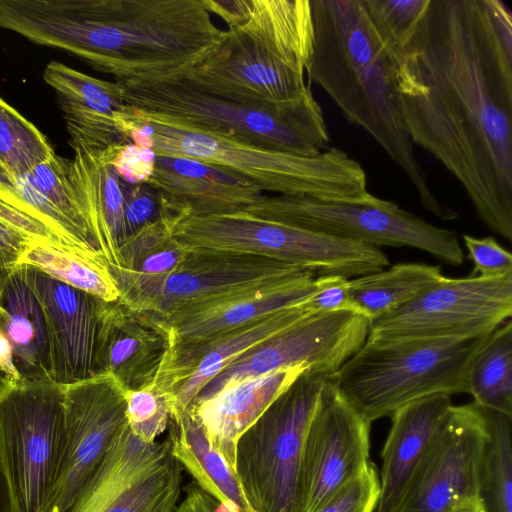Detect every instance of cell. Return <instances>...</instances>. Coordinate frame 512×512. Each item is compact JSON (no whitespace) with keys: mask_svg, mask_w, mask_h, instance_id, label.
I'll list each match as a JSON object with an SVG mask.
<instances>
[{"mask_svg":"<svg viewBox=\"0 0 512 512\" xmlns=\"http://www.w3.org/2000/svg\"><path fill=\"white\" fill-rule=\"evenodd\" d=\"M403 127L512 241V14L501 0H429L393 49Z\"/></svg>","mask_w":512,"mask_h":512,"instance_id":"cell-1","label":"cell"},{"mask_svg":"<svg viewBox=\"0 0 512 512\" xmlns=\"http://www.w3.org/2000/svg\"><path fill=\"white\" fill-rule=\"evenodd\" d=\"M0 27L121 84L183 76L226 36L202 0H0Z\"/></svg>","mask_w":512,"mask_h":512,"instance_id":"cell-2","label":"cell"},{"mask_svg":"<svg viewBox=\"0 0 512 512\" xmlns=\"http://www.w3.org/2000/svg\"><path fill=\"white\" fill-rule=\"evenodd\" d=\"M312 54L306 68L345 117L363 128L404 171L422 206L444 221L457 212L433 193L406 133L396 91L393 49L379 35L363 0H310Z\"/></svg>","mask_w":512,"mask_h":512,"instance_id":"cell-3","label":"cell"},{"mask_svg":"<svg viewBox=\"0 0 512 512\" xmlns=\"http://www.w3.org/2000/svg\"><path fill=\"white\" fill-rule=\"evenodd\" d=\"M119 119L127 141L159 156L192 158L233 172L262 191L328 200L370 194L362 166L336 147L315 156L273 151L178 126L127 105Z\"/></svg>","mask_w":512,"mask_h":512,"instance_id":"cell-4","label":"cell"},{"mask_svg":"<svg viewBox=\"0 0 512 512\" xmlns=\"http://www.w3.org/2000/svg\"><path fill=\"white\" fill-rule=\"evenodd\" d=\"M122 85L127 106L178 126L301 156L329 148L323 112L309 87L292 100L256 106L208 94L183 76Z\"/></svg>","mask_w":512,"mask_h":512,"instance_id":"cell-5","label":"cell"},{"mask_svg":"<svg viewBox=\"0 0 512 512\" xmlns=\"http://www.w3.org/2000/svg\"><path fill=\"white\" fill-rule=\"evenodd\" d=\"M489 335L460 341L367 338L332 382L371 424L423 397L467 393L470 364Z\"/></svg>","mask_w":512,"mask_h":512,"instance_id":"cell-6","label":"cell"},{"mask_svg":"<svg viewBox=\"0 0 512 512\" xmlns=\"http://www.w3.org/2000/svg\"><path fill=\"white\" fill-rule=\"evenodd\" d=\"M174 236L190 248L249 254L298 266L317 276H363L389 266L376 246L265 219L246 211L188 216Z\"/></svg>","mask_w":512,"mask_h":512,"instance_id":"cell-7","label":"cell"},{"mask_svg":"<svg viewBox=\"0 0 512 512\" xmlns=\"http://www.w3.org/2000/svg\"><path fill=\"white\" fill-rule=\"evenodd\" d=\"M328 378L303 371L238 439L235 473L254 512H299L305 436Z\"/></svg>","mask_w":512,"mask_h":512,"instance_id":"cell-8","label":"cell"},{"mask_svg":"<svg viewBox=\"0 0 512 512\" xmlns=\"http://www.w3.org/2000/svg\"><path fill=\"white\" fill-rule=\"evenodd\" d=\"M65 438L64 386L20 380L0 393V459L14 512H47Z\"/></svg>","mask_w":512,"mask_h":512,"instance_id":"cell-9","label":"cell"},{"mask_svg":"<svg viewBox=\"0 0 512 512\" xmlns=\"http://www.w3.org/2000/svg\"><path fill=\"white\" fill-rule=\"evenodd\" d=\"M243 211L379 248L419 249L452 266L464 261L455 231L434 226L394 202L371 194L360 200L263 195Z\"/></svg>","mask_w":512,"mask_h":512,"instance_id":"cell-10","label":"cell"},{"mask_svg":"<svg viewBox=\"0 0 512 512\" xmlns=\"http://www.w3.org/2000/svg\"><path fill=\"white\" fill-rule=\"evenodd\" d=\"M512 316V273L444 277L405 305L370 322L367 338L460 341L490 334Z\"/></svg>","mask_w":512,"mask_h":512,"instance_id":"cell-11","label":"cell"},{"mask_svg":"<svg viewBox=\"0 0 512 512\" xmlns=\"http://www.w3.org/2000/svg\"><path fill=\"white\" fill-rule=\"evenodd\" d=\"M183 470L168 438L144 442L127 424L67 512H175Z\"/></svg>","mask_w":512,"mask_h":512,"instance_id":"cell-12","label":"cell"},{"mask_svg":"<svg viewBox=\"0 0 512 512\" xmlns=\"http://www.w3.org/2000/svg\"><path fill=\"white\" fill-rule=\"evenodd\" d=\"M369 330L370 320L354 311L310 313L240 355L193 402L225 386L285 368L301 366L331 377L362 347Z\"/></svg>","mask_w":512,"mask_h":512,"instance_id":"cell-13","label":"cell"},{"mask_svg":"<svg viewBox=\"0 0 512 512\" xmlns=\"http://www.w3.org/2000/svg\"><path fill=\"white\" fill-rule=\"evenodd\" d=\"M299 269L261 256L200 248H190L175 270L159 277H137L109 268L120 301L160 318L181 307Z\"/></svg>","mask_w":512,"mask_h":512,"instance_id":"cell-14","label":"cell"},{"mask_svg":"<svg viewBox=\"0 0 512 512\" xmlns=\"http://www.w3.org/2000/svg\"><path fill=\"white\" fill-rule=\"evenodd\" d=\"M486 434L485 415L476 403L452 405L397 512H459L481 505L479 475Z\"/></svg>","mask_w":512,"mask_h":512,"instance_id":"cell-15","label":"cell"},{"mask_svg":"<svg viewBox=\"0 0 512 512\" xmlns=\"http://www.w3.org/2000/svg\"><path fill=\"white\" fill-rule=\"evenodd\" d=\"M125 390L110 374L64 386L65 446L47 512H67L128 424Z\"/></svg>","mask_w":512,"mask_h":512,"instance_id":"cell-16","label":"cell"},{"mask_svg":"<svg viewBox=\"0 0 512 512\" xmlns=\"http://www.w3.org/2000/svg\"><path fill=\"white\" fill-rule=\"evenodd\" d=\"M370 423L329 377L320 392L302 453L299 512H315L370 461Z\"/></svg>","mask_w":512,"mask_h":512,"instance_id":"cell-17","label":"cell"},{"mask_svg":"<svg viewBox=\"0 0 512 512\" xmlns=\"http://www.w3.org/2000/svg\"><path fill=\"white\" fill-rule=\"evenodd\" d=\"M183 77L208 94L256 106L292 100L308 88L304 71L232 29L216 51Z\"/></svg>","mask_w":512,"mask_h":512,"instance_id":"cell-18","label":"cell"},{"mask_svg":"<svg viewBox=\"0 0 512 512\" xmlns=\"http://www.w3.org/2000/svg\"><path fill=\"white\" fill-rule=\"evenodd\" d=\"M310 313L315 312L299 303L208 339L173 345L154 381L172 398L170 418L185 412L200 391L240 355Z\"/></svg>","mask_w":512,"mask_h":512,"instance_id":"cell-19","label":"cell"},{"mask_svg":"<svg viewBox=\"0 0 512 512\" xmlns=\"http://www.w3.org/2000/svg\"><path fill=\"white\" fill-rule=\"evenodd\" d=\"M317 286V275L299 269L181 307L162 319L172 346L197 342L297 305Z\"/></svg>","mask_w":512,"mask_h":512,"instance_id":"cell-20","label":"cell"},{"mask_svg":"<svg viewBox=\"0 0 512 512\" xmlns=\"http://www.w3.org/2000/svg\"><path fill=\"white\" fill-rule=\"evenodd\" d=\"M42 306L49 335L51 379L70 385L95 376L100 299L22 265Z\"/></svg>","mask_w":512,"mask_h":512,"instance_id":"cell-21","label":"cell"},{"mask_svg":"<svg viewBox=\"0 0 512 512\" xmlns=\"http://www.w3.org/2000/svg\"><path fill=\"white\" fill-rule=\"evenodd\" d=\"M95 376L112 375L126 390L153 384L172 347L165 321L119 299L100 300Z\"/></svg>","mask_w":512,"mask_h":512,"instance_id":"cell-22","label":"cell"},{"mask_svg":"<svg viewBox=\"0 0 512 512\" xmlns=\"http://www.w3.org/2000/svg\"><path fill=\"white\" fill-rule=\"evenodd\" d=\"M43 79L56 94L74 150L99 152L127 142L119 121L126 106L121 83L95 78L59 61L46 65Z\"/></svg>","mask_w":512,"mask_h":512,"instance_id":"cell-23","label":"cell"},{"mask_svg":"<svg viewBox=\"0 0 512 512\" xmlns=\"http://www.w3.org/2000/svg\"><path fill=\"white\" fill-rule=\"evenodd\" d=\"M228 29L306 71L313 47L310 0H202Z\"/></svg>","mask_w":512,"mask_h":512,"instance_id":"cell-24","label":"cell"},{"mask_svg":"<svg viewBox=\"0 0 512 512\" xmlns=\"http://www.w3.org/2000/svg\"><path fill=\"white\" fill-rule=\"evenodd\" d=\"M147 184L189 216L243 211L264 195L259 187L233 172L185 157L156 155Z\"/></svg>","mask_w":512,"mask_h":512,"instance_id":"cell-25","label":"cell"},{"mask_svg":"<svg viewBox=\"0 0 512 512\" xmlns=\"http://www.w3.org/2000/svg\"><path fill=\"white\" fill-rule=\"evenodd\" d=\"M447 394L410 402L392 415L381 452L379 497L374 512H397L433 436L452 407Z\"/></svg>","mask_w":512,"mask_h":512,"instance_id":"cell-26","label":"cell"},{"mask_svg":"<svg viewBox=\"0 0 512 512\" xmlns=\"http://www.w3.org/2000/svg\"><path fill=\"white\" fill-rule=\"evenodd\" d=\"M305 370L301 366L285 368L236 382L193 402L186 410L235 472L240 436Z\"/></svg>","mask_w":512,"mask_h":512,"instance_id":"cell-27","label":"cell"},{"mask_svg":"<svg viewBox=\"0 0 512 512\" xmlns=\"http://www.w3.org/2000/svg\"><path fill=\"white\" fill-rule=\"evenodd\" d=\"M69 176L88 229L109 267L126 239L122 182L103 151L75 149Z\"/></svg>","mask_w":512,"mask_h":512,"instance_id":"cell-28","label":"cell"},{"mask_svg":"<svg viewBox=\"0 0 512 512\" xmlns=\"http://www.w3.org/2000/svg\"><path fill=\"white\" fill-rule=\"evenodd\" d=\"M0 331L10 344L20 380L51 379V352L44 312L22 265L10 275L0 296Z\"/></svg>","mask_w":512,"mask_h":512,"instance_id":"cell-29","label":"cell"},{"mask_svg":"<svg viewBox=\"0 0 512 512\" xmlns=\"http://www.w3.org/2000/svg\"><path fill=\"white\" fill-rule=\"evenodd\" d=\"M168 428L175 457L202 490L234 512H254L236 473L187 410L170 418Z\"/></svg>","mask_w":512,"mask_h":512,"instance_id":"cell-30","label":"cell"},{"mask_svg":"<svg viewBox=\"0 0 512 512\" xmlns=\"http://www.w3.org/2000/svg\"><path fill=\"white\" fill-rule=\"evenodd\" d=\"M444 277L438 265L398 263L349 280V295L356 312L371 322L410 302Z\"/></svg>","mask_w":512,"mask_h":512,"instance_id":"cell-31","label":"cell"},{"mask_svg":"<svg viewBox=\"0 0 512 512\" xmlns=\"http://www.w3.org/2000/svg\"><path fill=\"white\" fill-rule=\"evenodd\" d=\"M34 267L48 276L102 301L120 298L106 261L72 248L45 241H32L22 252L18 266Z\"/></svg>","mask_w":512,"mask_h":512,"instance_id":"cell-32","label":"cell"},{"mask_svg":"<svg viewBox=\"0 0 512 512\" xmlns=\"http://www.w3.org/2000/svg\"><path fill=\"white\" fill-rule=\"evenodd\" d=\"M186 217L185 212L170 205L156 221L123 242L119 249L120 267L110 268L148 278L175 270L190 250L173 234L177 224Z\"/></svg>","mask_w":512,"mask_h":512,"instance_id":"cell-33","label":"cell"},{"mask_svg":"<svg viewBox=\"0 0 512 512\" xmlns=\"http://www.w3.org/2000/svg\"><path fill=\"white\" fill-rule=\"evenodd\" d=\"M467 393L484 410L512 416V321L508 319L487 337L474 355Z\"/></svg>","mask_w":512,"mask_h":512,"instance_id":"cell-34","label":"cell"},{"mask_svg":"<svg viewBox=\"0 0 512 512\" xmlns=\"http://www.w3.org/2000/svg\"><path fill=\"white\" fill-rule=\"evenodd\" d=\"M54 234L51 221L24 200L11 183L0 178V296L29 243L63 245Z\"/></svg>","mask_w":512,"mask_h":512,"instance_id":"cell-35","label":"cell"},{"mask_svg":"<svg viewBox=\"0 0 512 512\" xmlns=\"http://www.w3.org/2000/svg\"><path fill=\"white\" fill-rule=\"evenodd\" d=\"M482 410L487 434L480 465L479 501L484 512H512V416Z\"/></svg>","mask_w":512,"mask_h":512,"instance_id":"cell-36","label":"cell"},{"mask_svg":"<svg viewBox=\"0 0 512 512\" xmlns=\"http://www.w3.org/2000/svg\"><path fill=\"white\" fill-rule=\"evenodd\" d=\"M55 154L44 134L0 97V166L7 182Z\"/></svg>","mask_w":512,"mask_h":512,"instance_id":"cell-37","label":"cell"},{"mask_svg":"<svg viewBox=\"0 0 512 512\" xmlns=\"http://www.w3.org/2000/svg\"><path fill=\"white\" fill-rule=\"evenodd\" d=\"M127 421L132 433L140 440L152 443L168 427L173 402L169 394L150 384L125 391Z\"/></svg>","mask_w":512,"mask_h":512,"instance_id":"cell-38","label":"cell"},{"mask_svg":"<svg viewBox=\"0 0 512 512\" xmlns=\"http://www.w3.org/2000/svg\"><path fill=\"white\" fill-rule=\"evenodd\" d=\"M379 35L393 48H401L426 10L429 0H363Z\"/></svg>","mask_w":512,"mask_h":512,"instance_id":"cell-39","label":"cell"},{"mask_svg":"<svg viewBox=\"0 0 512 512\" xmlns=\"http://www.w3.org/2000/svg\"><path fill=\"white\" fill-rule=\"evenodd\" d=\"M379 489V474L370 460L355 478L336 491L315 512H374Z\"/></svg>","mask_w":512,"mask_h":512,"instance_id":"cell-40","label":"cell"},{"mask_svg":"<svg viewBox=\"0 0 512 512\" xmlns=\"http://www.w3.org/2000/svg\"><path fill=\"white\" fill-rule=\"evenodd\" d=\"M122 186L127 239L156 221L170 207V203L147 183L127 185L122 182Z\"/></svg>","mask_w":512,"mask_h":512,"instance_id":"cell-41","label":"cell"},{"mask_svg":"<svg viewBox=\"0 0 512 512\" xmlns=\"http://www.w3.org/2000/svg\"><path fill=\"white\" fill-rule=\"evenodd\" d=\"M119 179L127 185L147 183L156 161V154L148 147L130 141L104 150Z\"/></svg>","mask_w":512,"mask_h":512,"instance_id":"cell-42","label":"cell"},{"mask_svg":"<svg viewBox=\"0 0 512 512\" xmlns=\"http://www.w3.org/2000/svg\"><path fill=\"white\" fill-rule=\"evenodd\" d=\"M463 241L474 264L471 276L494 278L512 273V254L493 237L478 238L464 234Z\"/></svg>","mask_w":512,"mask_h":512,"instance_id":"cell-43","label":"cell"},{"mask_svg":"<svg viewBox=\"0 0 512 512\" xmlns=\"http://www.w3.org/2000/svg\"><path fill=\"white\" fill-rule=\"evenodd\" d=\"M348 282L342 276H318L316 290L301 305L315 313L342 310L356 312L350 299Z\"/></svg>","mask_w":512,"mask_h":512,"instance_id":"cell-44","label":"cell"},{"mask_svg":"<svg viewBox=\"0 0 512 512\" xmlns=\"http://www.w3.org/2000/svg\"><path fill=\"white\" fill-rule=\"evenodd\" d=\"M175 512H234L202 490L195 481L184 489Z\"/></svg>","mask_w":512,"mask_h":512,"instance_id":"cell-45","label":"cell"},{"mask_svg":"<svg viewBox=\"0 0 512 512\" xmlns=\"http://www.w3.org/2000/svg\"><path fill=\"white\" fill-rule=\"evenodd\" d=\"M0 370L8 377L11 383L20 381L13 363L12 350L6 337L0 331Z\"/></svg>","mask_w":512,"mask_h":512,"instance_id":"cell-46","label":"cell"},{"mask_svg":"<svg viewBox=\"0 0 512 512\" xmlns=\"http://www.w3.org/2000/svg\"><path fill=\"white\" fill-rule=\"evenodd\" d=\"M0 512H14L12 494L0 459Z\"/></svg>","mask_w":512,"mask_h":512,"instance_id":"cell-47","label":"cell"},{"mask_svg":"<svg viewBox=\"0 0 512 512\" xmlns=\"http://www.w3.org/2000/svg\"><path fill=\"white\" fill-rule=\"evenodd\" d=\"M11 384L8 377L0 370V393L4 391L7 386Z\"/></svg>","mask_w":512,"mask_h":512,"instance_id":"cell-48","label":"cell"},{"mask_svg":"<svg viewBox=\"0 0 512 512\" xmlns=\"http://www.w3.org/2000/svg\"><path fill=\"white\" fill-rule=\"evenodd\" d=\"M459 512H484L481 505L473 506Z\"/></svg>","mask_w":512,"mask_h":512,"instance_id":"cell-49","label":"cell"},{"mask_svg":"<svg viewBox=\"0 0 512 512\" xmlns=\"http://www.w3.org/2000/svg\"><path fill=\"white\" fill-rule=\"evenodd\" d=\"M0 178H1V179H3V180H5V181H7V180H6V178H5V176H4V173H3V171H2L1 166H0Z\"/></svg>","mask_w":512,"mask_h":512,"instance_id":"cell-50","label":"cell"}]
</instances>
